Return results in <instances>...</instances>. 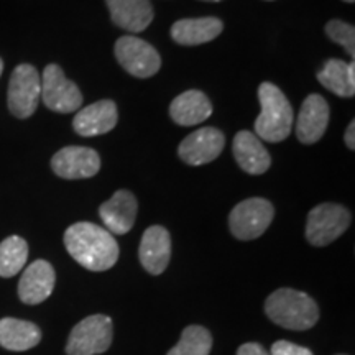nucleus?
Masks as SVG:
<instances>
[{
	"label": "nucleus",
	"instance_id": "18",
	"mask_svg": "<svg viewBox=\"0 0 355 355\" xmlns=\"http://www.w3.org/2000/svg\"><path fill=\"white\" fill-rule=\"evenodd\" d=\"M234 157L248 175H263L272 165V157L255 133L242 130L234 139Z\"/></svg>",
	"mask_w": 355,
	"mask_h": 355
},
{
	"label": "nucleus",
	"instance_id": "30",
	"mask_svg": "<svg viewBox=\"0 0 355 355\" xmlns=\"http://www.w3.org/2000/svg\"><path fill=\"white\" fill-rule=\"evenodd\" d=\"M202 2H222V0H202Z\"/></svg>",
	"mask_w": 355,
	"mask_h": 355
},
{
	"label": "nucleus",
	"instance_id": "27",
	"mask_svg": "<svg viewBox=\"0 0 355 355\" xmlns=\"http://www.w3.org/2000/svg\"><path fill=\"white\" fill-rule=\"evenodd\" d=\"M237 355H270V352H266V350L261 347L260 344L247 343L239 347Z\"/></svg>",
	"mask_w": 355,
	"mask_h": 355
},
{
	"label": "nucleus",
	"instance_id": "17",
	"mask_svg": "<svg viewBox=\"0 0 355 355\" xmlns=\"http://www.w3.org/2000/svg\"><path fill=\"white\" fill-rule=\"evenodd\" d=\"M105 3L110 19L125 32H144L153 20V7L150 0H105Z\"/></svg>",
	"mask_w": 355,
	"mask_h": 355
},
{
	"label": "nucleus",
	"instance_id": "26",
	"mask_svg": "<svg viewBox=\"0 0 355 355\" xmlns=\"http://www.w3.org/2000/svg\"><path fill=\"white\" fill-rule=\"evenodd\" d=\"M270 355H313V352L309 349L301 347V345L288 343V340H277L272 345Z\"/></svg>",
	"mask_w": 355,
	"mask_h": 355
},
{
	"label": "nucleus",
	"instance_id": "8",
	"mask_svg": "<svg viewBox=\"0 0 355 355\" xmlns=\"http://www.w3.org/2000/svg\"><path fill=\"white\" fill-rule=\"evenodd\" d=\"M43 104L53 112L71 114L83 105V94L73 81L64 76L58 64H48L42 74Z\"/></svg>",
	"mask_w": 355,
	"mask_h": 355
},
{
	"label": "nucleus",
	"instance_id": "21",
	"mask_svg": "<svg viewBox=\"0 0 355 355\" xmlns=\"http://www.w3.org/2000/svg\"><path fill=\"white\" fill-rule=\"evenodd\" d=\"M42 340V331L37 324L24 319H0V345L12 352H24L33 349Z\"/></svg>",
	"mask_w": 355,
	"mask_h": 355
},
{
	"label": "nucleus",
	"instance_id": "12",
	"mask_svg": "<svg viewBox=\"0 0 355 355\" xmlns=\"http://www.w3.org/2000/svg\"><path fill=\"white\" fill-rule=\"evenodd\" d=\"M56 273L50 261L37 260L26 266L19 282V298L25 304H40L55 290Z\"/></svg>",
	"mask_w": 355,
	"mask_h": 355
},
{
	"label": "nucleus",
	"instance_id": "25",
	"mask_svg": "<svg viewBox=\"0 0 355 355\" xmlns=\"http://www.w3.org/2000/svg\"><path fill=\"white\" fill-rule=\"evenodd\" d=\"M326 33L334 43L344 46L350 58L355 56V28L354 25L345 24L343 20H331L326 25Z\"/></svg>",
	"mask_w": 355,
	"mask_h": 355
},
{
	"label": "nucleus",
	"instance_id": "23",
	"mask_svg": "<svg viewBox=\"0 0 355 355\" xmlns=\"http://www.w3.org/2000/svg\"><path fill=\"white\" fill-rule=\"evenodd\" d=\"M28 259V243L19 235L0 242V277L12 278L21 272Z\"/></svg>",
	"mask_w": 355,
	"mask_h": 355
},
{
	"label": "nucleus",
	"instance_id": "22",
	"mask_svg": "<svg viewBox=\"0 0 355 355\" xmlns=\"http://www.w3.org/2000/svg\"><path fill=\"white\" fill-rule=\"evenodd\" d=\"M318 81L339 97L355 94V64L343 60H329L318 73Z\"/></svg>",
	"mask_w": 355,
	"mask_h": 355
},
{
	"label": "nucleus",
	"instance_id": "16",
	"mask_svg": "<svg viewBox=\"0 0 355 355\" xmlns=\"http://www.w3.org/2000/svg\"><path fill=\"white\" fill-rule=\"evenodd\" d=\"M117 105L112 101H97L74 115L73 128L81 137L104 135L117 125Z\"/></svg>",
	"mask_w": 355,
	"mask_h": 355
},
{
	"label": "nucleus",
	"instance_id": "14",
	"mask_svg": "<svg viewBox=\"0 0 355 355\" xmlns=\"http://www.w3.org/2000/svg\"><path fill=\"white\" fill-rule=\"evenodd\" d=\"M139 257L141 266L150 275H162L171 259L170 232L162 225H152L141 237Z\"/></svg>",
	"mask_w": 355,
	"mask_h": 355
},
{
	"label": "nucleus",
	"instance_id": "19",
	"mask_svg": "<svg viewBox=\"0 0 355 355\" xmlns=\"http://www.w3.org/2000/svg\"><path fill=\"white\" fill-rule=\"evenodd\" d=\"M212 104L204 92L191 89L175 97L170 105L173 122L181 127L199 125L211 117Z\"/></svg>",
	"mask_w": 355,
	"mask_h": 355
},
{
	"label": "nucleus",
	"instance_id": "15",
	"mask_svg": "<svg viewBox=\"0 0 355 355\" xmlns=\"http://www.w3.org/2000/svg\"><path fill=\"white\" fill-rule=\"evenodd\" d=\"M139 204L130 191L121 189L99 207V216L110 234L123 235L130 232L137 219Z\"/></svg>",
	"mask_w": 355,
	"mask_h": 355
},
{
	"label": "nucleus",
	"instance_id": "24",
	"mask_svg": "<svg viewBox=\"0 0 355 355\" xmlns=\"http://www.w3.org/2000/svg\"><path fill=\"white\" fill-rule=\"evenodd\" d=\"M212 334L202 326H188L181 334L180 343L166 355H209Z\"/></svg>",
	"mask_w": 355,
	"mask_h": 355
},
{
	"label": "nucleus",
	"instance_id": "11",
	"mask_svg": "<svg viewBox=\"0 0 355 355\" xmlns=\"http://www.w3.org/2000/svg\"><path fill=\"white\" fill-rule=\"evenodd\" d=\"M51 168L63 180H86L99 173L101 158L87 146H66L51 158Z\"/></svg>",
	"mask_w": 355,
	"mask_h": 355
},
{
	"label": "nucleus",
	"instance_id": "2",
	"mask_svg": "<svg viewBox=\"0 0 355 355\" xmlns=\"http://www.w3.org/2000/svg\"><path fill=\"white\" fill-rule=\"evenodd\" d=\"M266 316L278 326L291 331H306L319 319L316 301L303 291L279 288L265 301Z\"/></svg>",
	"mask_w": 355,
	"mask_h": 355
},
{
	"label": "nucleus",
	"instance_id": "10",
	"mask_svg": "<svg viewBox=\"0 0 355 355\" xmlns=\"http://www.w3.org/2000/svg\"><path fill=\"white\" fill-rule=\"evenodd\" d=\"M224 146V133L214 127H202L181 141L178 146V155L186 165L201 166L219 158Z\"/></svg>",
	"mask_w": 355,
	"mask_h": 355
},
{
	"label": "nucleus",
	"instance_id": "4",
	"mask_svg": "<svg viewBox=\"0 0 355 355\" xmlns=\"http://www.w3.org/2000/svg\"><path fill=\"white\" fill-rule=\"evenodd\" d=\"M112 319L105 314H92L76 324L71 331L66 354L68 355H97L109 350L112 344Z\"/></svg>",
	"mask_w": 355,
	"mask_h": 355
},
{
	"label": "nucleus",
	"instance_id": "20",
	"mask_svg": "<svg viewBox=\"0 0 355 355\" xmlns=\"http://www.w3.org/2000/svg\"><path fill=\"white\" fill-rule=\"evenodd\" d=\"M222 21L216 17L178 20L171 26V38L181 46H198L209 43L222 33Z\"/></svg>",
	"mask_w": 355,
	"mask_h": 355
},
{
	"label": "nucleus",
	"instance_id": "31",
	"mask_svg": "<svg viewBox=\"0 0 355 355\" xmlns=\"http://www.w3.org/2000/svg\"><path fill=\"white\" fill-rule=\"evenodd\" d=\"M344 2H347V3H354L355 0H344Z\"/></svg>",
	"mask_w": 355,
	"mask_h": 355
},
{
	"label": "nucleus",
	"instance_id": "28",
	"mask_svg": "<svg viewBox=\"0 0 355 355\" xmlns=\"http://www.w3.org/2000/svg\"><path fill=\"white\" fill-rule=\"evenodd\" d=\"M355 122L352 121L349 123V127H347V130H345V135H344V140H345V145L349 146L350 150H354L355 148Z\"/></svg>",
	"mask_w": 355,
	"mask_h": 355
},
{
	"label": "nucleus",
	"instance_id": "13",
	"mask_svg": "<svg viewBox=\"0 0 355 355\" xmlns=\"http://www.w3.org/2000/svg\"><path fill=\"white\" fill-rule=\"evenodd\" d=\"M329 123V105L319 94L306 97L296 121V135L304 145H313L322 139Z\"/></svg>",
	"mask_w": 355,
	"mask_h": 355
},
{
	"label": "nucleus",
	"instance_id": "3",
	"mask_svg": "<svg viewBox=\"0 0 355 355\" xmlns=\"http://www.w3.org/2000/svg\"><path fill=\"white\" fill-rule=\"evenodd\" d=\"M261 112L255 121V135L260 140L278 144L288 139L293 130V107L282 89L272 83H263L259 87Z\"/></svg>",
	"mask_w": 355,
	"mask_h": 355
},
{
	"label": "nucleus",
	"instance_id": "1",
	"mask_svg": "<svg viewBox=\"0 0 355 355\" xmlns=\"http://www.w3.org/2000/svg\"><path fill=\"white\" fill-rule=\"evenodd\" d=\"M68 254L91 272H105L119 260V245L107 229L92 222H76L64 232Z\"/></svg>",
	"mask_w": 355,
	"mask_h": 355
},
{
	"label": "nucleus",
	"instance_id": "6",
	"mask_svg": "<svg viewBox=\"0 0 355 355\" xmlns=\"http://www.w3.org/2000/svg\"><path fill=\"white\" fill-rule=\"evenodd\" d=\"M350 225V214L340 204L324 202L309 211L306 239L311 245L326 247L343 235Z\"/></svg>",
	"mask_w": 355,
	"mask_h": 355
},
{
	"label": "nucleus",
	"instance_id": "9",
	"mask_svg": "<svg viewBox=\"0 0 355 355\" xmlns=\"http://www.w3.org/2000/svg\"><path fill=\"white\" fill-rule=\"evenodd\" d=\"M114 51L119 64L135 78H152L162 68V58L158 51L139 37L125 35L119 38Z\"/></svg>",
	"mask_w": 355,
	"mask_h": 355
},
{
	"label": "nucleus",
	"instance_id": "7",
	"mask_svg": "<svg viewBox=\"0 0 355 355\" xmlns=\"http://www.w3.org/2000/svg\"><path fill=\"white\" fill-rule=\"evenodd\" d=\"M275 216L272 202L263 198H250L239 202L229 216L230 232L239 241H254L270 227Z\"/></svg>",
	"mask_w": 355,
	"mask_h": 355
},
{
	"label": "nucleus",
	"instance_id": "5",
	"mask_svg": "<svg viewBox=\"0 0 355 355\" xmlns=\"http://www.w3.org/2000/svg\"><path fill=\"white\" fill-rule=\"evenodd\" d=\"M42 99V76L32 64H19L8 83L7 102L17 119L32 117Z\"/></svg>",
	"mask_w": 355,
	"mask_h": 355
},
{
	"label": "nucleus",
	"instance_id": "29",
	"mask_svg": "<svg viewBox=\"0 0 355 355\" xmlns=\"http://www.w3.org/2000/svg\"><path fill=\"white\" fill-rule=\"evenodd\" d=\"M2 71H3V61L2 58H0V76H2Z\"/></svg>",
	"mask_w": 355,
	"mask_h": 355
}]
</instances>
